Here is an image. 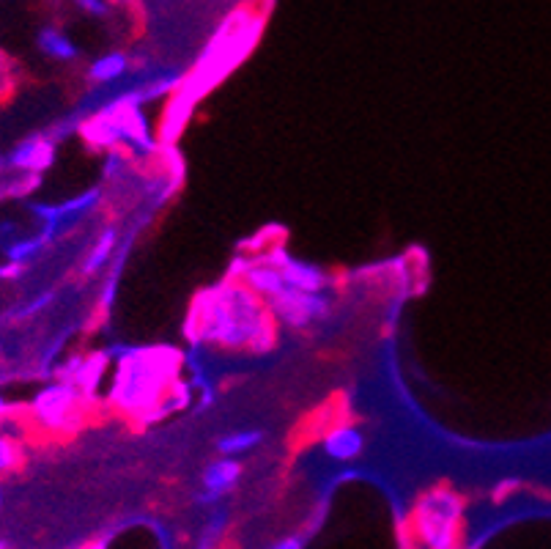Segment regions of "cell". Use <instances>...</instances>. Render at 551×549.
<instances>
[{
  "mask_svg": "<svg viewBox=\"0 0 551 549\" xmlns=\"http://www.w3.org/2000/svg\"><path fill=\"white\" fill-rule=\"evenodd\" d=\"M192 333L220 352L264 355L277 341V322L269 305L236 275L195 300Z\"/></svg>",
  "mask_w": 551,
  "mask_h": 549,
  "instance_id": "cell-1",
  "label": "cell"
},
{
  "mask_svg": "<svg viewBox=\"0 0 551 549\" xmlns=\"http://www.w3.org/2000/svg\"><path fill=\"white\" fill-rule=\"evenodd\" d=\"M176 366L165 360L159 352H140V349H121V363H118V377L113 385V401L118 410L143 412L157 407L159 401L165 404L170 382H173Z\"/></svg>",
  "mask_w": 551,
  "mask_h": 549,
  "instance_id": "cell-2",
  "label": "cell"
},
{
  "mask_svg": "<svg viewBox=\"0 0 551 549\" xmlns=\"http://www.w3.org/2000/svg\"><path fill=\"white\" fill-rule=\"evenodd\" d=\"M88 140L99 146V149H129L140 151V154H149L154 149V138H151L146 116L138 110V102H116L105 108L99 116L88 121L85 127Z\"/></svg>",
  "mask_w": 551,
  "mask_h": 549,
  "instance_id": "cell-3",
  "label": "cell"
},
{
  "mask_svg": "<svg viewBox=\"0 0 551 549\" xmlns=\"http://www.w3.org/2000/svg\"><path fill=\"white\" fill-rule=\"evenodd\" d=\"M458 522H461V497L450 489H431L414 508V528L428 549H453Z\"/></svg>",
  "mask_w": 551,
  "mask_h": 549,
  "instance_id": "cell-4",
  "label": "cell"
},
{
  "mask_svg": "<svg viewBox=\"0 0 551 549\" xmlns=\"http://www.w3.org/2000/svg\"><path fill=\"white\" fill-rule=\"evenodd\" d=\"M85 410V393L77 382L58 379L42 388L31 401V418L39 429L72 431L80 426Z\"/></svg>",
  "mask_w": 551,
  "mask_h": 549,
  "instance_id": "cell-5",
  "label": "cell"
},
{
  "mask_svg": "<svg viewBox=\"0 0 551 549\" xmlns=\"http://www.w3.org/2000/svg\"><path fill=\"white\" fill-rule=\"evenodd\" d=\"M264 302L275 316L277 327L283 330H308L313 324L324 322L332 311V297L327 291H302L288 283H283Z\"/></svg>",
  "mask_w": 551,
  "mask_h": 549,
  "instance_id": "cell-6",
  "label": "cell"
},
{
  "mask_svg": "<svg viewBox=\"0 0 551 549\" xmlns=\"http://www.w3.org/2000/svg\"><path fill=\"white\" fill-rule=\"evenodd\" d=\"M55 162V140L44 132L22 138L6 157V165L11 171L20 173H42Z\"/></svg>",
  "mask_w": 551,
  "mask_h": 549,
  "instance_id": "cell-7",
  "label": "cell"
},
{
  "mask_svg": "<svg viewBox=\"0 0 551 549\" xmlns=\"http://www.w3.org/2000/svg\"><path fill=\"white\" fill-rule=\"evenodd\" d=\"M239 481H242V462L236 456H217L214 462L203 467V492L198 497V503H209L212 506L220 497L234 492Z\"/></svg>",
  "mask_w": 551,
  "mask_h": 549,
  "instance_id": "cell-8",
  "label": "cell"
},
{
  "mask_svg": "<svg viewBox=\"0 0 551 549\" xmlns=\"http://www.w3.org/2000/svg\"><path fill=\"white\" fill-rule=\"evenodd\" d=\"M272 264H275L283 280H286L288 286H294V289L302 291H327L332 278H329L327 270H321L316 264H310V261L294 259V256H288L283 250H277V256H272Z\"/></svg>",
  "mask_w": 551,
  "mask_h": 549,
  "instance_id": "cell-9",
  "label": "cell"
},
{
  "mask_svg": "<svg viewBox=\"0 0 551 549\" xmlns=\"http://www.w3.org/2000/svg\"><path fill=\"white\" fill-rule=\"evenodd\" d=\"M99 190H88V193L77 195V198H72V201H66V204H58V206H31L33 215L39 217L44 223V231H61V228L72 226V223H77L80 217L88 215L91 209H96V204H99Z\"/></svg>",
  "mask_w": 551,
  "mask_h": 549,
  "instance_id": "cell-10",
  "label": "cell"
},
{
  "mask_svg": "<svg viewBox=\"0 0 551 549\" xmlns=\"http://www.w3.org/2000/svg\"><path fill=\"white\" fill-rule=\"evenodd\" d=\"M321 451L327 453L335 462H354L365 451V434L354 423H338L335 429L324 434Z\"/></svg>",
  "mask_w": 551,
  "mask_h": 549,
  "instance_id": "cell-11",
  "label": "cell"
},
{
  "mask_svg": "<svg viewBox=\"0 0 551 549\" xmlns=\"http://www.w3.org/2000/svg\"><path fill=\"white\" fill-rule=\"evenodd\" d=\"M132 72V58L124 50H107L99 58H94L85 69V83L88 86H116Z\"/></svg>",
  "mask_w": 551,
  "mask_h": 549,
  "instance_id": "cell-12",
  "label": "cell"
},
{
  "mask_svg": "<svg viewBox=\"0 0 551 549\" xmlns=\"http://www.w3.org/2000/svg\"><path fill=\"white\" fill-rule=\"evenodd\" d=\"M36 50L47 61H55V64H75V61H80V47L55 25H44L42 31L36 33Z\"/></svg>",
  "mask_w": 551,
  "mask_h": 549,
  "instance_id": "cell-13",
  "label": "cell"
},
{
  "mask_svg": "<svg viewBox=\"0 0 551 549\" xmlns=\"http://www.w3.org/2000/svg\"><path fill=\"white\" fill-rule=\"evenodd\" d=\"M266 431L264 429H236L231 434H223L220 440L214 442V451L220 456H244V453L255 451L261 442H264Z\"/></svg>",
  "mask_w": 551,
  "mask_h": 549,
  "instance_id": "cell-14",
  "label": "cell"
},
{
  "mask_svg": "<svg viewBox=\"0 0 551 549\" xmlns=\"http://www.w3.org/2000/svg\"><path fill=\"white\" fill-rule=\"evenodd\" d=\"M116 245H118V231L116 228H105V231L99 234V239H96V245L91 248V253L85 256L83 261L85 278H94L96 272L105 267L107 261H110V256H113Z\"/></svg>",
  "mask_w": 551,
  "mask_h": 549,
  "instance_id": "cell-15",
  "label": "cell"
},
{
  "mask_svg": "<svg viewBox=\"0 0 551 549\" xmlns=\"http://www.w3.org/2000/svg\"><path fill=\"white\" fill-rule=\"evenodd\" d=\"M47 242H50V231H42L39 237H33L31 234V237H22L17 239V242H9V245L3 248V253L9 256L11 264L22 267V264H28L33 256H39Z\"/></svg>",
  "mask_w": 551,
  "mask_h": 549,
  "instance_id": "cell-16",
  "label": "cell"
},
{
  "mask_svg": "<svg viewBox=\"0 0 551 549\" xmlns=\"http://www.w3.org/2000/svg\"><path fill=\"white\" fill-rule=\"evenodd\" d=\"M17 83H20V72H17V64L11 61V55H6L0 50V102L17 91Z\"/></svg>",
  "mask_w": 551,
  "mask_h": 549,
  "instance_id": "cell-17",
  "label": "cell"
},
{
  "mask_svg": "<svg viewBox=\"0 0 551 549\" xmlns=\"http://www.w3.org/2000/svg\"><path fill=\"white\" fill-rule=\"evenodd\" d=\"M22 462V451L17 440H11L9 434H0V475L17 470Z\"/></svg>",
  "mask_w": 551,
  "mask_h": 549,
  "instance_id": "cell-18",
  "label": "cell"
},
{
  "mask_svg": "<svg viewBox=\"0 0 551 549\" xmlns=\"http://www.w3.org/2000/svg\"><path fill=\"white\" fill-rule=\"evenodd\" d=\"M72 3L77 6V11H83L91 20H107L113 14V6L107 0H72Z\"/></svg>",
  "mask_w": 551,
  "mask_h": 549,
  "instance_id": "cell-19",
  "label": "cell"
},
{
  "mask_svg": "<svg viewBox=\"0 0 551 549\" xmlns=\"http://www.w3.org/2000/svg\"><path fill=\"white\" fill-rule=\"evenodd\" d=\"M308 536L305 533H288L283 539H277L275 544H269L266 549H308Z\"/></svg>",
  "mask_w": 551,
  "mask_h": 549,
  "instance_id": "cell-20",
  "label": "cell"
},
{
  "mask_svg": "<svg viewBox=\"0 0 551 549\" xmlns=\"http://www.w3.org/2000/svg\"><path fill=\"white\" fill-rule=\"evenodd\" d=\"M6 418H9V404L0 396V423H6Z\"/></svg>",
  "mask_w": 551,
  "mask_h": 549,
  "instance_id": "cell-21",
  "label": "cell"
},
{
  "mask_svg": "<svg viewBox=\"0 0 551 549\" xmlns=\"http://www.w3.org/2000/svg\"><path fill=\"white\" fill-rule=\"evenodd\" d=\"M0 549H11V547H9V541H3V539H0Z\"/></svg>",
  "mask_w": 551,
  "mask_h": 549,
  "instance_id": "cell-22",
  "label": "cell"
},
{
  "mask_svg": "<svg viewBox=\"0 0 551 549\" xmlns=\"http://www.w3.org/2000/svg\"><path fill=\"white\" fill-rule=\"evenodd\" d=\"M0 506H3V489H0Z\"/></svg>",
  "mask_w": 551,
  "mask_h": 549,
  "instance_id": "cell-23",
  "label": "cell"
},
{
  "mask_svg": "<svg viewBox=\"0 0 551 549\" xmlns=\"http://www.w3.org/2000/svg\"><path fill=\"white\" fill-rule=\"evenodd\" d=\"M0 357H3V344H0Z\"/></svg>",
  "mask_w": 551,
  "mask_h": 549,
  "instance_id": "cell-24",
  "label": "cell"
},
{
  "mask_svg": "<svg viewBox=\"0 0 551 549\" xmlns=\"http://www.w3.org/2000/svg\"><path fill=\"white\" fill-rule=\"evenodd\" d=\"M0 165H3V160H0Z\"/></svg>",
  "mask_w": 551,
  "mask_h": 549,
  "instance_id": "cell-25",
  "label": "cell"
}]
</instances>
